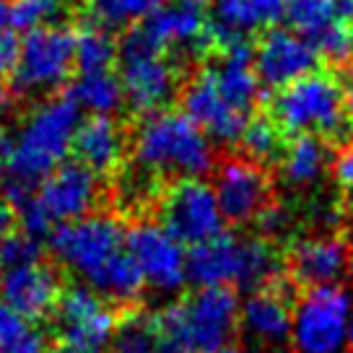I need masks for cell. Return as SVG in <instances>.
<instances>
[{
    "label": "cell",
    "instance_id": "f35d334b",
    "mask_svg": "<svg viewBox=\"0 0 353 353\" xmlns=\"http://www.w3.org/2000/svg\"><path fill=\"white\" fill-rule=\"evenodd\" d=\"M351 47H353V23H351Z\"/></svg>",
    "mask_w": 353,
    "mask_h": 353
},
{
    "label": "cell",
    "instance_id": "603a6c76",
    "mask_svg": "<svg viewBox=\"0 0 353 353\" xmlns=\"http://www.w3.org/2000/svg\"><path fill=\"white\" fill-rule=\"evenodd\" d=\"M291 32L304 37L309 44L320 39L332 26L345 23L338 13V0H286V13ZM351 26V23H348Z\"/></svg>",
    "mask_w": 353,
    "mask_h": 353
},
{
    "label": "cell",
    "instance_id": "d590c367",
    "mask_svg": "<svg viewBox=\"0 0 353 353\" xmlns=\"http://www.w3.org/2000/svg\"><path fill=\"white\" fill-rule=\"evenodd\" d=\"M8 104H11V88L3 83V78H0V114L8 110Z\"/></svg>",
    "mask_w": 353,
    "mask_h": 353
},
{
    "label": "cell",
    "instance_id": "4dcf8cb0",
    "mask_svg": "<svg viewBox=\"0 0 353 353\" xmlns=\"http://www.w3.org/2000/svg\"><path fill=\"white\" fill-rule=\"evenodd\" d=\"M332 174H335V182H338L345 192L353 195V143H345L341 148V154L335 156V161H332Z\"/></svg>",
    "mask_w": 353,
    "mask_h": 353
},
{
    "label": "cell",
    "instance_id": "6da1fadb",
    "mask_svg": "<svg viewBox=\"0 0 353 353\" xmlns=\"http://www.w3.org/2000/svg\"><path fill=\"white\" fill-rule=\"evenodd\" d=\"M50 252L63 273H73L117 312L141 307L143 276L125 247L120 216L94 213L88 219L55 226L50 234Z\"/></svg>",
    "mask_w": 353,
    "mask_h": 353
},
{
    "label": "cell",
    "instance_id": "7a4b0ae2",
    "mask_svg": "<svg viewBox=\"0 0 353 353\" xmlns=\"http://www.w3.org/2000/svg\"><path fill=\"white\" fill-rule=\"evenodd\" d=\"M78 125L81 110L68 94L42 101L29 114L16 138L11 166L0 179V198L8 200L13 210L32 200L37 188L65 161Z\"/></svg>",
    "mask_w": 353,
    "mask_h": 353
},
{
    "label": "cell",
    "instance_id": "2e32d148",
    "mask_svg": "<svg viewBox=\"0 0 353 353\" xmlns=\"http://www.w3.org/2000/svg\"><path fill=\"white\" fill-rule=\"evenodd\" d=\"M176 101L182 104V114L192 120L203 132L213 135L219 143H239L250 117L232 110L219 94L216 78L210 68H198L185 78Z\"/></svg>",
    "mask_w": 353,
    "mask_h": 353
},
{
    "label": "cell",
    "instance_id": "4fadbf2b",
    "mask_svg": "<svg viewBox=\"0 0 353 353\" xmlns=\"http://www.w3.org/2000/svg\"><path fill=\"white\" fill-rule=\"evenodd\" d=\"M125 247L138 265L143 283L161 291L174 294L188 281V254L182 244L174 242L154 219H135L132 226L125 229Z\"/></svg>",
    "mask_w": 353,
    "mask_h": 353
},
{
    "label": "cell",
    "instance_id": "3957f363",
    "mask_svg": "<svg viewBox=\"0 0 353 353\" xmlns=\"http://www.w3.org/2000/svg\"><path fill=\"white\" fill-rule=\"evenodd\" d=\"M159 353H221L236 341L239 294L195 288L154 314Z\"/></svg>",
    "mask_w": 353,
    "mask_h": 353
},
{
    "label": "cell",
    "instance_id": "1f68e13d",
    "mask_svg": "<svg viewBox=\"0 0 353 353\" xmlns=\"http://www.w3.org/2000/svg\"><path fill=\"white\" fill-rule=\"evenodd\" d=\"M13 148H16V138H13L6 125H0V179L6 176L8 166H11Z\"/></svg>",
    "mask_w": 353,
    "mask_h": 353
},
{
    "label": "cell",
    "instance_id": "ba28073f",
    "mask_svg": "<svg viewBox=\"0 0 353 353\" xmlns=\"http://www.w3.org/2000/svg\"><path fill=\"white\" fill-rule=\"evenodd\" d=\"M151 210L156 223L174 242L188 244L190 250L223 234V219L213 188L203 179L166 182Z\"/></svg>",
    "mask_w": 353,
    "mask_h": 353
},
{
    "label": "cell",
    "instance_id": "836d02e7",
    "mask_svg": "<svg viewBox=\"0 0 353 353\" xmlns=\"http://www.w3.org/2000/svg\"><path fill=\"white\" fill-rule=\"evenodd\" d=\"M343 83V91H345V101H348V114H351V122H353V65L345 68V81Z\"/></svg>",
    "mask_w": 353,
    "mask_h": 353
},
{
    "label": "cell",
    "instance_id": "9c48e42d",
    "mask_svg": "<svg viewBox=\"0 0 353 353\" xmlns=\"http://www.w3.org/2000/svg\"><path fill=\"white\" fill-rule=\"evenodd\" d=\"M76 68V34L65 26L34 29L21 39L19 65L13 70L16 94H47L65 83Z\"/></svg>",
    "mask_w": 353,
    "mask_h": 353
},
{
    "label": "cell",
    "instance_id": "e575fe53",
    "mask_svg": "<svg viewBox=\"0 0 353 353\" xmlns=\"http://www.w3.org/2000/svg\"><path fill=\"white\" fill-rule=\"evenodd\" d=\"M11 29V0H0V32Z\"/></svg>",
    "mask_w": 353,
    "mask_h": 353
},
{
    "label": "cell",
    "instance_id": "9a60e30c",
    "mask_svg": "<svg viewBox=\"0 0 353 353\" xmlns=\"http://www.w3.org/2000/svg\"><path fill=\"white\" fill-rule=\"evenodd\" d=\"M37 208L52 223H73L88 219L101 203L99 176L78 161H63L34 192Z\"/></svg>",
    "mask_w": 353,
    "mask_h": 353
},
{
    "label": "cell",
    "instance_id": "d4e9b609",
    "mask_svg": "<svg viewBox=\"0 0 353 353\" xmlns=\"http://www.w3.org/2000/svg\"><path fill=\"white\" fill-rule=\"evenodd\" d=\"M117 60V39L97 23H86L76 32V68L78 73L112 70Z\"/></svg>",
    "mask_w": 353,
    "mask_h": 353
},
{
    "label": "cell",
    "instance_id": "30bf717a",
    "mask_svg": "<svg viewBox=\"0 0 353 353\" xmlns=\"http://www.w3.org/2000/svg\"><path fill=\"white\" fill-rule=\"evenodd\" d=\"M299 291L286 281V276L273 286L252 291L239 304V348L250 353H288L291 343V312Z\"/></svg>",
    "mask_w": 353,
    "mask_h": 353
},
{
    "label": "cell",
    "instance_id": "d6a6232c",
    "mask_svg": "<svg viewBox=\"0 0 353 353\" xmlns=\"http://www.w3.org/2000/svg\"><path fill=\"white\" fill-rule=\"evenodd\" d=\"M16 219H19V216H16V210H13L11 203L0 198V239H6L8 234L16 232V229H13V226H16Z\"/></svg>",
    "mask_w": 353,
    "mask_h": 353
},
{
    "label": "cell",
    "instance_id": "44dd1931",
    "mask_svg": "<svg viewBox=\"0 0 353 353\" xmlns=\"http://www.w3.org/2000/svg\"><path fill=\"white\" fill-rule=\"evenodd\" d=\"M70 99L78 104V110L94 112V114H107L122 110L125 91H122L120 76L114 70H99V73H78L76 81L65 91Z\"/></svg>",
    "mask_w": 353,
    "mask_h": 353
},
{
    "label": "cell",
    "instance_id": "7402d4cb",
    "mask_svg": "<svg viewBox=\"0 0 353 353\" xmlns=\"http://www.w3.org/2000/svg\"><path fill=\"white\" fill-rule=\"evenodd\" d=\"M107 353H159L154 314H145L143 307L117 312Z\"/></svg>",
    "mask_w": 353,
    "mask_h": 353
},
{
    "label": "cell",
    "instance_id": "5b68a950",
    "mask_svg": "<svg viewBox=\"0 0 353 353\" xmlns=\"http://www.w3.org/2000/svg\"><path fill=\"white\" fill-rule=\"evenodd\" d=\"M265 114L276 122L288 141L291 135H314L330 143L353 132L341 78L327 70H314L276 91Z\"/></svg>",
    "mask_w": 353,
    "mask_h": 353
},
{
    "label": "cell",
    "instance_id": "d6986e66",
    "mask_svg": "<svg viewBox=\"0 0 353 353\" xmlns=\"http://www.w3.org/2000/svg\"><path fill=\"white\" fill-rule=\"evenodd\" d=\"M125 145V125L107 114H91L78 125L70 154L97 176H110L122 169Z\"/></svg>",
    "mask_w": 353,
    "mask_h": 353
},
{
    "label": "cell",
    "instance_id": "5bb4252c",
    "mask_svg": "<svg viewBox=\"0 0 353 353\" xmlns=\"http://www.w3.org/2000/svg\"><path fill=\"white\" fill-rule=\"evenodd\" d=\"M68 281L55 260L0 270V301L26 322L50 320Z\"/></svg>",
    "mask_w": 353,
    "mask_h": 353
},
{
    "label": "cell",
    "instance_id": "ffe728a7",
    "mask_svg": "<svg viewBox=\"0 0 353 353\" xmlns=\"http://www.w3.org/2000/svg\"><path fill=\"white\" fill-rule=\"evenodd\" d=\"M332 164L330 143L314 135H299L288 143L281 159V179L286 188L309 190L314 188Z\"/></svg>",
    "mask_w": 353,
    "mask_h": 353
},
{
    "label": "cell",
    "instance_id": "cb8c5ba5",
    "mask_svg": "<svg viewBox=\"0 0 353 353\" xmlns=\"http://www.w3.org/2000/svg\"><path fill=\"white\" fill-rule=\"evenodd\" d=\"M288 141L283 132L278 130V125L268 114H257L250 117L247 128H244L239 145H242V154L247 159H252L257 164H263L270 169V164H281V159L286 154Z\"/></svg>",
    "mask_w": 353,
    "mask_h": 353
},
{
    "label": "cell",
    "instance_id": "484cf974",
    "mask_svg": "<svg viewBox=\"0 0 353 353\" xmlns=\"http://www.w3.org/2000/svg\"><path fill=\"white\" fill-rule=\"evenodd\" d=\"M161 6H166V0H88L94 23L107 32L117 26L130 29L132 23L148 19Z\"/></svg>",
    "mask_w": 353,
    "mask_h": 353
},
{
    "label": "cell",
    "instance_id": "74e56055",
    "mask_svg": "<svg viewBox=\"0 0 353 353\" xmlns=\"http://www.w3.org/2000/svg\"><path fill=\"white\" fill-rule=\"evenodd\" d=\"M348 348H351V353H353V322H351V330H348Z\"/></svg>",
    "mask_w": 353,
    "mask_h": 353
},
{
    "label": "cell",
    "instance_id": "ac0fdd59",
    "mask_svg": "<svg viewBox=\"0 0 353 353\" xmlns=\"http://www.w3.org/2000/svg\"><path fill=\"white\" fill-rule=\"evenodd\" d=\"M120 83L125 91V101L138 114H156L166 104L179 97V88L185 83L182 70L172 65L164 55L161 57H141V60H122L120 63Z\"/></svg>",
    "mask_w": 353,
    "mask_h": 353
},
{
    "label": "cell",
    "instance_id": "8992f818",
    "mask_svg": "<svg viewBox=\"0 0 353 353\" xmlns=\"http://www.w3.org/2000/svg\"><path fill=\"white\" fill-rule=\"evenodd\" d=\"M353 296L345 286L299 291L291 312L288 353H351Z\"/></svg>",
    "mask_w": 353,
    "mask_h": 353
},
{
    "label": "cell",
    "instance_id": "e0dca14e",
    "mask_svg": "<svg viewBox=\"0 0 353 353\" xmlns=\"http://www.w3.org/2000/svg\"><path fill=\"white\" fill-rule=\"evenodd\" d=\"M320 55L312 44L291 29H268L252 52V68L260 86L281 88L314 73Z\"/></svg>",
    "mask_w": 353,
    "mask_h": 353
},
{
    "label": "cell",
    "instance_id": "8fae6325",
    "mask_svg": "<svg viewBox=\"0 0 353 353\" xmlns=\"http://www.w3.org/2000/svg\"><path fill=\"white\" fill-rule=\"evenodd\" d=\"M213 195L219 203L221 219L232 226H244L268 210L273 200L270 169L257 164L244 154L223 156L213 166Z\"/></svg>",
    "mask_w": 353,
    "mask_h": 353
},
{
    "label": "cell",
    "instance_id": "8d00e7d4",
    "mask_svg": "<svg viewBox=\"0 0 353 353\" xmlns=\"http://www.w3.org/2000/svg\"><path fill=\"white\" fill-rule=\"evenodd\" d=\"M221 353H244V351L239 348V345H236V343H232V345H226V348H223Z\"/></svg>",
    "mask_w": 353,
    "mask_h": 353
},
{
    "label": "cell",
    "instance_id": "f1b7e54d",
    "mask_svg": "<svg viewBox=\"0 0 353 353\" xmlns=\"http://www.w3.org/2000/svg\"><path fill=\"white\" fill-rule=\"evenodd\" d=\"M34 332L32 322L0 301V353H13Z\"/></svg>",
    "mask_w": 353,
    "mask_h": 353
},
{
    "label": "cell",
    "instance_id": "4316f807",
    "mask_svg": "<svg viewBox=\"0 0 353 353\" xmlns=\"http://www.w3.org/2000/svg\"><path fill=\"white\" fill-rule=\"evenodd\" d=\"M68 13V0H11V29L34 32L44 26H60Z\"/></svg>",
    "mask_w": 353,
    "mask_h": 353
},
{
    "label": "cell",
    "instance_id": "83f0119b",
    "mask_svg": "<svg viewBox=\"0 0 353 353\" xmlns=\"http://www.w3.org/2000/svg\"><path fill=\"white\" fill-rule=\"evenodd\" d=\"M44 260L42 242L32 239L29 234L13 232L6 239H0V268L11 270V268H23V265H34Z\"/></svg>",
    "mask_w": 353,
    "mask_h": 353
},
{
    "label": "cell",
    "instance_id": "52a82bcc",
    "mask_svg": "<svg viewBox=\"0 0 353 353\" xmlns=\"http://www.w3.org/2000/svg\"><path fill=\"white\" fill-rule=\"evenodd\" d=\"M114 322L117 309L83 283H68L50 317V353H107Z\"/></svg>",
    "mask_w": 353,
    "mask_h": 353
},
{
    "label": "cell",
    "instance_id": "f546056e",
    "mask_svg": "<svg viewBox=\"0 0 353 353\" xmlns=\"http://www.w3.org/2000/svg\"><path fill=\"white\" fill-rule=\"evenodd\" d=\"M19 55H21V39H19V34L13 32V29H6V32H0V78L8 76L16 65H19Z\"/></svg>",
    "mask_w": 353,
    "mask_h": 353
},
{
    "label": "cell",
    "instance_id": "7c38bea8",
    "mask_svg": "<svg viewBox=\"0 0 353 353\" xmlns=\"http://www.w3.org/2000/svg\"><path fill=\"white\" fill-rule=\"evenodd\" d=\"M353 270V247L341 234L299 239L283 252V276L296 291L343 286Z\"/></svg>",
    "mask_w": 353,
    "mask_h": 353
},
{
    "label": "cell",
    "instance_id": "277c9868",
    "mask_svg": "<svg viewBox=\"0 0 353 353\" xmlns=\"http://www.w3.org/2000/svg\"><path fill=\"white\" fill-rule=\"evenodd\" d=\"M132 159L145 174L174 179H200L213 172V145L182 112H156L141 120L132 135Z\"/></svg>",
    "mask_w": 353,
    "mask_h": 353
}]
</instances>
